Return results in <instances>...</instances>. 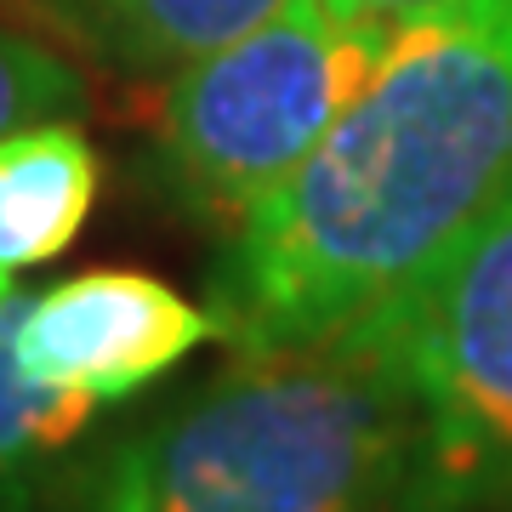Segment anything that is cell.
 Listing matches in <instances>:
<instances>
[{
    "label": "cell",
    "mask_w": 512,
    "mask_h": 512,
    "mask_svg": "<svg viewBox=\"0 0 512 512\" xmlns=\"http://www.w3.org/2000/svg\"><path fill=\"white\" fill-rule=\"evenodd\" d=\"M512 183V0L387 29L325 143L205 274L234 353L308 348L393 308Z\"/></svg>",
    "instance_id": "1"
},
{
    "label": "cell",
    "mask_w": 512,
    "mask_h": 512,
    "mask_svg": "<svg viewBox=\"0 0 512 512\" xmlns=\"http://www.w3.org/2000/svg\"><path fill=\"white\" fill-rule=\"evenodd\" d=\"M410 450L416 393L382 308L308 348L234 353L52 484L46 512H393Z\"/></svg>",
    "instance_id": "2"
},
{
    "label": "cell",
    "mask_w": 512,
    "mask_h": 512,
    "mask_svg": "<svg viewBox=\"0 0 512 512\" xmlns=\"http://www.w3.org/2000/svg\"><path fill=\"white\" fill-rule=\"evenodd\" d=\"M393 23L330 0H285L262 23L171 69L148 188L177 217L234 234L325 143L376 69Z\"/></svg>",
    "instance_id": "3"
},
{
    "label": "cell",
    "mask_w": 512,
    "mask_h": 512,
    "mask_svg": "<svg viewBox=\"0 0 512 512\" xmlns=\"http://www.w3.org/2000/svg\"><path fill=\"white\" fill-rule=\"evenodd\" d=\"M416 450L393 512L512 507V183L393 302Z\"/></svg>",
    "instance_id": "4"
},
{
    "label": "cell",
    "mask_w": 512,
    "mask_h": 512,
    "mask_svg": "<svg viewBox=\"0 0 512 512\" xmlns=\"http://www.w3.org/2000/svg\"><path fill=\"white\" fill-rule=\"evenodd\" d=\"M217 336L211 308L137 268H92L29 296L18 359L29 376L97 404H120Z\"/></svg>",
    "instance_id": "5"
},
{
    "label": "cell",
    "mask_w": 512,
    "mask_h": 512,
    "mask_svg": "<svg viewBox=\"0 0 512 512\" xmlns=\"http://www.w3.org/2000/svg\"><path fill=\"white\" fill-rule=\"evenodd\" d=\"M97 183L103 160L74 120L0 137V285L69 251L97 205Z\"/></svg>",
    "instance_id": "6"
},
{
    "label": "cell",
    "mask_w": 512,
    "mask_h": 512,
    "mask_svg": "<svg viewBox=\"0 0 512 512\" xmlns=\"http://www.w3.org/2000/svg\"><path fill=\"white\" fill-rule=\"evenodd\" d=\"M285 0H35V12L114 74H171Z\"/></svg>",
    "instance_id": "7"
},
{
    "label": "cell",
    "mask_w": 512,
    "mask_h": 512,
    "mask_svg": "<svg viewBox=\"0 0 512 512\" xmlns=\"http://www.w3.org/2000/svg\"><path fill=\"white\" fill-rule=\"evenodd\" d=\"M23 313H29V296L0 291V501H12V507L35 501L46 467L103 410L86 393L52 387V382H40V376L23 370V359H18Z\"/></svg>",
    "instance_id": "8"
},
{
    "label": "cell",
    "mask_w": 512,
    "mask_h": 512,
    "mask_svg": "<svg viewBox=\"0 0 512 512\" xmlns=\"http://www.w3.org/2000/svg\"><path fill=\"white\" fill-rule=\"evenodd\" d=\"M86 109V80L74 63L0 23V137L40 120H74Z\"/></svg>",
    "instance_id": "9"
},
{
    "label": "cell",
    "mask_w": 512,
    "mask_h": 512,
    "mask_svg": "<svg viewBox=\"0 0 512 512\" xmlns=\"http://www.w3.org/2000/svg\"><path fill=\"white\" fill-rule=\"evenodd\" d=\"M342 12H359V18H376V23H404V18H421V12H439L450 0H330Z\"/></svg>",
    "instance_id": "10"
},
{
    "label": "cell",
    "mask_w": 512,
    "mask_h": 512,
    "mask_svg": "<svg viewBox=\"0 0 512 512\" xmlns=\"http://www.w3.org/2000/svg\"><path fill=\"white\" fill-rule=\"evenodd\" d=\"M0 291H12V285H0Z\"/></svg>",
    "instance_id": "11"
}]
</instances>
